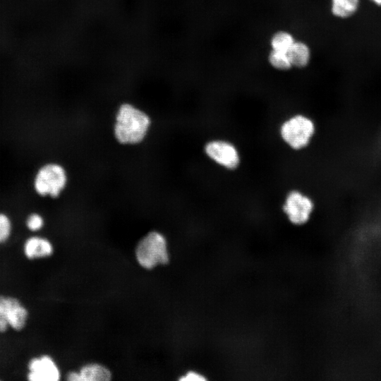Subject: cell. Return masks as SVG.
Masks as SVG:
<instances>
[{"mask_svg":"<svg viewBox=\"0 0 381 381\" xmlns=\"http://www.w3.org/2000/svg\"><path fill=\"white\" fill-rule=\"evenodd\" d=\"M182 381H200L205 380L206 378L201 374L195 371H188L179 379Z\"/></svg>","mask_w":381,"mask_h":381,"instance_id":"cell-17","label":"cell"},{"mask_svg":"<svg viewBox=\"0 0 381 381\" xmlns=\"http://www.w3.org/2000/svg\"><path fill=\"white\" fill-rule=\"evenodd\" d=\"M370 1L378 6H381V0H370Z\"/></svg>","mask_w":381,"mask_h":381,"instance_id":"cell-19","label":"cell"},{"mask_svg":"<svg viewBox=\"0 0 381 381\" xmlns=\"http://www.w3.org/2000/svg\"><path fill=\"white\" fill-rule=\"evenodd\" d=\"M135 254L137 262L143 268L150 270L166 265L169 260L167 239L160 232L150 231L140 240Z\"/></svg>","mask_w":381,"mask_h":381,"instance_id":"cell-2","label":"cell"},{"mask_svg":"<svg viewBox=\"0 0 381 381\" xmlns=\"http://www.w3.org/2000/svg\"><path fill=\"white\" fill-rule=\"evenodd\" d=\"M67 180L65 169L58 163L49 162L42 165L36 172L33 188L42 197L55 198L64 190Z\"/></svg>","mask_w":381,"mask_h":381,"instance_id":"cell-4","label":"cell"},{"mask_svg":"<svg viewBox=\"0 0 381 381\" xmlns=\"http://www.w3.org/2000/svg\"><path fill=\"white\" fill-rule=\"evenodd\" d=\"M24 252L29 259L47 257L53 253L51 242L43 237L32 236L25 243Z\"/></svg>","mask_w":381,"mask_h":381,"instance_id":"cell-10","label":"cell"},{"mask_svg":"<svg viewBox=\"0 0 381 381\" xmlns=\"http://www.w3.org/2000/svg\"><path fill=\"white\" fill-rule=\"evenodd\" d=\"M150 124L147 114L132 104L123 103L116 114L114 134L121 144H138L145 138Z\"/></svg>","mask_w":381,"mask_h":381,"instance_id":"cell-1","label":"cell"},{"mask_svg":"<svg viewBox=\"0 0 381 381\" xmlns=\"http://www.w3.org/2000/svg\"><path fill=\"white\" fill-rule=\"evenodd\" d=\"M314 207V202L308 195L300 190H293L284 199L283 211L291 224L299 226L308 222Z\"/></svg>","mask_w":381,"mask_h":381,"instance_id":"cell-5","label":"cell"},{"mask_svg":"<svg viewBox=\"0 0 381 381\" xmlns=\"http://www.w3.org/2000/svg\"><path fill=\"white\" fill-rule=\"evenodd\" d=\"M315 133L314 121L303 114H295L286 119L281 125V138L290 148L300 150L306 147Z\"/></svg>","mask_w":381,"mask_h":381,"instance_id":"cell-3","label":"cell"},{"mask_svg":"<svg viewBox=\"0 0 381 381\" xmlns=\"http://www.w3.org/2000/svg\"><path fill=\"white\" fill-rule=\"evenodd\" d=\"M12 224L10 217L0 212V243L6 241L11 235Z\"/></svg>","mask_w":381,"mask_h":381,"instance_id":"cell-15","label":"cell"},{"mask_svg":"<svg viewBox=\"0 0 381 381\" xmlns=\"http://www.w3.org/2000/svg\"><path fill=\"white\" fill-rule=\"evenodd\" d=\"M360 0H331V12L338 18L353 16L359 8Z\"/></svg>","mask_w":381,"mask_h":381,"instance_id":"cell-12","label":"cell"},{"mask_svg":"<svg viewBox=\"0 0 381 381\" xmlns=\"http://www.w3.org/2000/svg\"><path fill=\"white\" fill-rule=\"evenodd\" d=\"M9 324L7 320L3 318H0V332H5Z\"/></svg>","mask_w":381,"mask_h":381,"instance_id":"cell-18","label":"cell"},{"mask_svg":"<svg viewBox=\"0 0 381 381\" xmlns=\"http://www.w3.org/2000/svg\"><path fill=\"white\" fill-rule=\"evenodd\" d=\"M293 35L286 31L275 32L270 40L272 50L287 53L295 42Z\"/></svg>","mask_w":381,"mask_h":381,"instance_id":"cell-13","label":"cell"},{"mask_svg":"<svg viewBox=\"0 0 381 381\" xmlns=\"http://www.w3.org/2000/svg\"><path fill=\"white\" fill-rule=\"evenodd\" d=\"M287 54L292 66L302 68L307 66L310 61L311 52L307 44L303 42L296 41Z\"/></svg>","mask_w":381,"mask_h":381,"instance_id":"cell-11","label":"cell"},{"mask_svg":"<svg viewBox=\"0 0 381 381\" xmlns=\"http://www.w3.org/2000/svg\"><path fill=\"white\" fill-rule=\"evenodd\" d=\"M26 308L16 298L0 296V318L7 320L16 330L23 329L28 319Z\"/></svg>","mask_w":381,"mask_h":381,"instance_id":"cell-7","label":"cell"},{"mask_svg":"<svg viewBox=\"0 0 381 381\" xmlns=\"http://www.w3.org/2000/svg\"><path fill=\"white\" fill-rule=\"evenodd\" d=\"M270 64L279 71H287L291 67V63L287 53L272 50L268 55Z\"/></svg>","mask_w":381,"mask_h":381,"instance_id":"cell-14","label":"cell"},{"mask_svg":"<svg viewBox=\"0 0 381 381\" xmlns=\"http://www.w3.org/2000/svg\"><path fill=\"white\" fill-rule=\"evenodd\" d=\"M111 378L109 370L99 363L86 364L79 371L70 372L66 376L69 381H108Z\"/></svg>","mask_w":381,"mask_h":381,"instance_id":"cell-9","label":"cell"},{"mask_svg":"<svg viewBox=\"0 0 381 381\" xmlns=\"http://www.w3.org/2000/svg\"><path fill=\"white\" fill-rule=\"evenodd\" d=\"M206 156L219 167L234 170L240 164L239 152L232 143L222 139L208 141L204 147Z\"/></svg>","mask_w":381,"mask_h":381,"instance_id":"cell-6","label":"cell"},{"mask_svg":"<svg viewBox=\"0 0 381 381\" xmlns=\"http://www.w3.org/2000/svg\"><path fill=\"white\" fill-rule=\"evenodd\" d=\"M44 219L42 215L34 212L30 214L26 219V226L32 231H37L44 226Z\"/></svg>","mask_w":381,"mask_h":381,"instance_id":"cell-16","label":"cell"},{"mask_svg":"<svg viewBox=\"0 0 381 381\" xmlns=\"http://www.w3.org/2000/svg\"><path fill=\"white\" fill-rule=\"evenodd\" d=\"M28 369V378L30 381H57L61 377L59 367L49 356L32 359Z\"/></svg>","mask_w":381,"mask_h":381,"instance_id":"cell-8","label":"cell"}]
</instances>
